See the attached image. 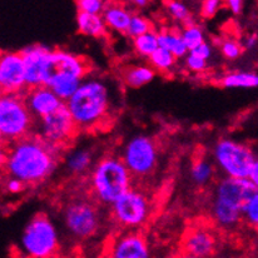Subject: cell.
Here are the masks:
<instances>
[{
    "instance_id": "cell-1",
    "label": "cell",
    "mask_w": 258,
    "mask_h": 258,
    "mask_svg": "<svg viewBox=\"0 0 258 258\" xmlns=\"http://www.w3.org/2000/svg\"><path fill=\"white\" fill-rule=\"evenodd\" d=\"M61 149L50 146L35 134L7 146L3 166L7 177L37 184L50 177L58 166Z\"/></svg>"
},
{
    "instance_id": "cell-2",
    "label": "cell",
    "mask_w": 258,
    "mask_h": 258,
    "mask_svg": "<svg viewBox=\"0 0 258 258\" xmlns=\"http://www.w3.org/2000/svg\"><path fill=\"white\" fill-rule=\"evenodd\" d=\"M114 86L104 77L88 76L66 103L79 131L107 125L115 109Z\"/></svg>"
},
{
    "instance_id": "cell-3",
    "label": "cell",
    "mask_w": 258,
    "mask_h": 258,
    "mask_svg": "<svg viewBox=\"0 0 258 258\" xmlns=\"http://www.w3.org/2000/svg\"><path fill=\"white\" fill-rule=\"evenodd\" d=\"M256 192L249 179L219 178L211 198V218L221 228H233L243 219L244 207Z\"/></svg>"
},
{
    "instance_id": "cell-4",
    "label": "cell",
    "mask_w": 258,
    "mask_h": 258,
    "mask_svg": "<svg viewBox=\"0 0 258 258\" xmlns=\"http://www.w3.org/2000/svg\"><path fill=\"white\" fill-rule=\"evenodd\" d=\"M93 200L102 206H112L133 187V177L120 157L99 159L90 173Z\"/></svg>"
},
{
    "instance_id": "cell-5",
    "label": "cell",
    "mask_w": 258,
    "mask_h": 258,
    "mask_svg": "<svg viewBox=\"0 0 258 258\" xmlns=\"http://www.w3.org/2000/svg\"><path fill=\"white\" fill-rule=\"evenodd\" d=\"M35 118L28 109L23 95L3 94L0 98V136L7 146L34 133Z\"/></svg>"
},
{
    "instance_id": "cell-6",
    "label": "cell",
    "mask_w": 258,
    "mask_h": 258,
    "mask_svg": "<svg viewBox=\"0 0 258 258\" xmlns=\"http://www.w3.org/2000/svg\"><path fill=\"white\" fill-rule=\"evenodd\" d=\"M212 158L223 177L248 179L256 154L246 143L232 138H221L213 146Z\"/></svg>"
},
{
    "instance_id": "cell-7",
    "label": "cell",
    "mask_w": 258,
    "mask_h": 258,
    "mask_svg": "<svg viewBox=\"0 0 258 258\" xmlns=\"http://www.w3.org/2000/svg\"><path fill=\"white\" fill-rule=\"evenodd\" d=\"M20 248L29 258H50L59 248V232L44 213L28 221L20 236Z\"/></svg>"
},
{
    "instance_id": "cell-8",
    "label": "cell",
    "mask_w": 258,
    "mask_h": 258,
    "mask_svg": "<svg viewBox=\"0 0 258 258\" xmlns=\"http://www.w3.org/2000/svg\"><path fill=\"white\" fill-rule=\"evenodd\" d=\"M61 219L64 228L73 238L83 241L94 237L102 227L99 203L90 198H73L64 206Z\"/></svg>"
},
{
    "instance_id": "cell-9",
    "label": "cell",
    "mask_w": 258,
    "mask_h": 258,
    "mask_svg": "<svg viewBox=\"0 0 258 258\" xmlns=\"http://www.w3.org/2000/svg\"><path fill=\"white\" fill-rule=\"evenodd\" d=\"M120 159L133 179L147 178L156 171L158 166V147L154 139L147 134H136L122 147Z\"/></svg>"
},
{
    "instance_id": "cell-10",
    "label": "cell",
    "mask_w": 258,
    "mask_h": 258,
    "mask_svg": "<svg viewBox=\"0 0 258 258\" xmlns=\"http://www.w3.org/2000/svg\"><path fill=\"white\" fill-rule=\"evenodd\" d=\"M151 213V197L147 192L137 187H132L114 205L110 206V215L115 223L131 231L144 226Z\"/></svg>"
},
{
    "instance_id": "cell-11",
    "label": "cell",
    "mask_w": 258,
    "mask_h": 258,
    "mask_svg": "<svg viewBox=\"0 0 258 258\" xmlns=\"http://www.w3.org/2000/svg\"><path fill=\"white\" fill-rule=\"evenodd\" d=\"M78 132L79 129L77 127L71 112L64 104L50 115L38 119L35 122L33 134L39 137L50 146L63 149L73 141Z\"/></svg>"
},
{
    "instance_id": "cell-12",
    "label": "cell",
    "mask_w": 258,
    "mask_h": 258,
    "mask_svg": "<svg viewBox=\"0 0 258 258\" xmlns=\"http://www.w3.org/2000/svg\"><path fill=\"white\" fill-rule=\"evenodd\" d=\"M0 87L3 94L24 95L27 73L20 51H4L0 56Z\"/></svg>"
},
{
    "instance_id": "cell-13",
    "label": "cell",
    "mask_w": 258,
    "mask_h": 258,
    "mask_svg": "<svg viewBox=\"0 0 258 258\" xmlns=\"http://www.w3.org/2000/svg\"><path fill=\"white\" fill-rule=\"evenodd\" d=\"M51 49L42 44H33L20 50L27 73L28 89L46 86L50 68Z\"/></svg>"
},
{
    "instance_id": "cell-14",
    "label": "cell",
    "mask_w": 258,
    "mask_h": 258,
    "mask_svg": "<svg viewBox=\"0 0 258 258\" xmlns=\"http://www.w3.org/2000/svg\"><path fill=\"white\" fill-rule=\"evenodd\" d=\"M89 69L84 56L63 49H51L48 81L53 77H73L84 81L89 76Z\"/></svg>"
},
{
    "instance_id": "cell-15",
    "label": "cell",
    "mask_w": 258,
    "mask_h": 258,
    "mask_svg": "<svg viewBox=\"0 0 258 258\" xmlns=\"http://www.w3.org/2000/svg\"><path fill=\"white\" fill-rule=\"evenodd\" d=\"M107 258H152V253L143 234L129 231L113 239Z\"/></svg>"
},
{
    "instance_id": "cell-16",
    "label": "cell",
    "mask_w": 258,
    "mask_h": 258,
    "mask_svg": "<svg viewBox=\"0 0 258 258\" xmlns=\"http://www.w3.org/2000/svg\"><path fill=\"white\" fill-rule=\"evenodd\" d=\"M217 249L215 232L206 226H196L187 231L182 241V252L201 258H211Z\"/></svg>"
},
{
    "instance_id": "cell-17",
    "label": "cell",
    "mask_w": 258,
    "mask_h": 258,
    "mask_svg": "<svg viewBox=\"0 0 258 258\" xmlns=\"http://www.w3.org/2000/svg\"><path fill=\"white\" fill-rule=\"evenodd\" d=\"M23 97H24L28 109L35 118V120L50 115L51 113L56 112L59 108L66 104L50 88L46 86L28 89Z\"/></svg>"
},
{
    "instance_id": "cell-18",
    "label": "cell",
    "mask_w": 258,
    "mask_h": 258,
    "mask_svg": "<svg viewBox=\"0 0 258 258\" xmlns=\"http://www.w3.org/2000/svg\"><path fill=\"white\" fill-rule=\"evenodd\" d=\"M134 13L120 3H108L103 18L109 30L119 34H127Z\"/></svg>"
},
{
    "instance_id": "cell-19",
    "label": "cell",
    "mask_w": 258,
    "mask_h": 258,
    "mask_svg": "<svg viewBox=\"0 0 258 258\" xmlns=\"http://www.w3.org/2000/svg\"><path fill=\"white\" fill-rule=\"evenodd\" d=\"M156 77V71L149 64H131L120 72V79L125 87L138 89L151 83Z\"/></svg>"
},
{
    "instance_id": "cell-20",
    "label": "cell",
    "mask_w": 258,
    "mask_h": 258,
    "mask_svg": "<svg viewBox=\"0 0 258 258\" xmlns=\"http://www.w3.org/2000/svg\"><path fill=\"white\" fill-rule=\"evenodd\" d=\"M66 169L72 175H83L93 169V153L88 148H74L66 154Z\"/></svg>"
},
{
    "instance_id": "cell-21",
    "label": "cell",
    "mask_w": 258,
    "mask_h": 258,
    "mask_svg": "<svg viewBox=\"0 0 258 258\" xmlns=\"http://www.w3.org/2000/svg\"><path fill=\"white\" fill-rule=\"evenodd\" d=\"M77 29L81 34L92 38H100L107 34V24L103 15L88 14V13L78 12L76 18Z\"/></svg>"
},
{
    "instance_id": "cell-22",
    "label": "cell",
    "mask_w": 258,
    "mask_h": 258,
    "mask_svg": "<svg viewBox=\"0 0 258 258\" xmlns=\"http://www.w3.org/2000/svg\"><path fill=\"white\" fill-rule=\"evenodd\" d=\"M219 84L226 89H254L258 88V73L254 72H232L224 74Z\"/></svg>"
},
{
    "instance_id": "cell-23",
    "label": "cell",
    "mask_w": 258,
    "mask_h": 258,
    "mask_svg": "<svg viewBox=\"0 0 258 258\" xmlns=\"http://www.w3.org/2000/svg\"><path fill=\"white\" fill-rule=\"evenodd\" d=\"M158 39L159 48L168 50L177 59L185 58L188 55V53H189L188 48L185 46L182 35H180V32L168 29L162 30V32H158Z\"/></svg>"
},
{
    "instance_id": "cell-24",
    "label": "cell",
    "mask_w": 258,
    "mask_h": 258,
    "mask_svg": "<svg viewBox=\"0 0 258 258\" xmlns=\"http://www.w3.org/2000/svg\"><path fill=\"white\" fill-rule=\"evenodd\" d=\"M216 173V166L207 158H197L190 166V179L198 187L210 184Z\"/></svg>"
},
{
    "instance_id": "cell-25",
    "label": "cell",
    "mask_w": 258,
    "mask_h": 258,
    "mask_svg": "<svg viewBox=\"0 0 258 258\" xmlns=\"http://www.w3.org/2000/svg\"><path fill=\"white\" fill-rule=\"evenodd\" d=\"M133 48L139 56L149 59L159 49L158 32L153 29L149 33H147V34L134 38Z\"/></svg>"
},
{
    "instance_id": "cell-26",
    "label": "cell",
    "mask_w": 258,
    "mask_h": 258,
    "mask_svg": "<svg viewBox=\"0 0 258 258\" xmlns=\"http://www.w3.org/2000/svg\"><path fill=\"white\" fill-rule=\"evenodd\" d=\"M175 60H177V58H175L172 53H169L166 49L159 48L158 50L148 59V64L156 72L167 74L171 73L173 69H174Z\"/></svg>"
},
{
    "instance_id": "cell-27",
    "label": "cell",
    "mask_w": 258,
    "mask_h": 258,
    "mask_svg": "<svg viewBox=\"0 0 258 258\" xmlns=\"http://www.w3.org/2000/svg\"><path fill=\"white\" fill-rule=\"evenodd\" d=\"M180 35H182L185 46H187L189 51H192L193 49H196L197 46H200L201 44L206 42L205 32H203L202 28L198 24H196L195 22L185 25V27L180 30Z\"/></svg>"
},
{
    "instance_id": "cell-28",
    "label": "cell",
    "mask_w": 258,
    "mask_h": 258,
    "mask_svg": "<svg viewBox=\"0 0 258 258\" xmlns=\"http://www.w3.org/2000/svg\"><path fill=\"white\" fill-rule=\"evenodd\" d=\"M151 30H153L151 20H149L148 18L144 17V15L134 13L133 17H132L131 24H129L127 35H129L132 39H134V38H138L141 37V35L147 34V33H149Z\"/></svg>"
},
{
    "instance_id": "cell-29",
    "label": "cell",
    "mask_w": 258,
    "mask_h": 258,
    "mask_svg": "<svg viewBox=\"0 0 258 258\" xmlns=\"http://www.w3.org/2000/svg\"><path fill=\"white\" fill-rule=\"evenodd\" d=\"M166 9L168 12V14L171 15L174 20L180 23H184L185 25L193 23V19L190 18V10L184 3L177 2V0H173V2L166 3Z\"/></svg>"
},
{
    "instance_id": "cell-30",
    "label": "cell",
    "mask_w": 258,
    "mask_h": 258,
    "mask_svg": "<svg viewBox=\"0 0 258 258\" xmlns=\"http://www.w3.org/2000/svg\"><path fill=\"white\" fill-rule=\"evenodd\" d=\"M219 49H221L222 55L228 60H236L241 56L242 51H243L242 43H239L238 40L229 39V38H226L219 43Z\"/></svg>"
},
{
    "instance_id": "cell-31",
    "label": "cell",
    "mask_w": 258,
    "mask_h": 258,
    "mask_svg": "<svg viewBox=\"0 0 258 258\" xmlns=\"http://www.w3.org/2000/svg\"><path fill=\"white\" fill-rule=\"evenodd\" d=\"M108 3L103 0H78L77 2V9L78 12L88 13V14L102 15L107 8Z\"/></svg>"
},
{
    "instance_id": "cell-32",
    "label": "cell",
    "mask_w": 258,
    "mask_h": 258,
    "mask_svg": "<svg viewBox=\"0 0 258 258\" xmlns=\"http://www.w3.org/2000/svg\"><path fill=\"white\" fill-rule=\"evenodd\" d=\"M243 221L251 227L258 229V190L244 207Z\"/></svg>"
},
{
    "instance_id": "cell-33",
    "label": "cell",
    "mask_w": 258,
    "mask_h": 258,
    "mask_svg": "<svg viewBox=\"0 0 258 258\" xmlns=\"http://www.w3.org/2000/svg\"><path fill=\"white\" fill-rule=\"evenodd\" d=\"M184 66L192 73H203V72L207 71L208 61L188 53V55L184 58Z\"/></svg>"
},
{
    "instance_id": "cell-34",
    "label": "cell",
    "mask_w": 258,
    "mask_h": 258,
    "mask_svg": "<svg viewBox=\"0 0 258 258\" xmlns=\"http://www.w3.org/2000/svg\"><path fill=\"white\" fill-rule=\"evenodd\" d=\"M221 5L222 3L219 0H205L202 3V7H201V14H202L203 18L211 19L219 12Z\"/></svg>"
},
{
    "instance_id": "cell-35",
    "label": "cell",
    "mask_w": 258,
    "mask_h": 258,
    "mask_svg": "<svg viewBox=\"0 0 258 258\" xmlns=\"http://www.w3.org/2000/svg\"><path fill=\"white\" fill-rule=\"evenodd\" d=\"M189 53L198 56V58L203 59V60L208 61L213 55V48L210 43L205 42L203 44H201L200 46H197L196 49H193L192 51H189Z\"/></svg>"
},
{
    "instance_id": "cell-36",
    "label": "cell",
    "mask_w": 258,
    "mask_h": 258,
    "mask_svg": "<svg viewBox=\"0 0 258 258\" xmlns=\"http://www.w3.org/2000/svg\"><path fill=\"white\" fill-rule=\"evenodd\" d=\"M5 190L10 195H18V193L22 192L24 189L25 184L19 179H15V178L7 177V180H5Z\"/></svg>"
},
{
    "instance_id": "cell-37",
    "label": "cell",
    "mask_w": 258,
    "mask_h": 258,
    "mask_svg": "<svg viewBox=\"0 0 258 258\" xmlns=\"http://www.w3.org/2000/svg\"><path fill=\"white\" fill-rule=\"evenodd\" d=\"M227 5V9L234 15H238L241 14L242 10H243V2L242 0H228L226 3Z\"/></svg>"
},
{
    "instance_id": "cell-38",
    "label": "cell",
    "mask_w": 258,
    "mask_h": 258,
    "mask_svg": "<svg viewBox=\"0 0 258 258\" xmlns=\"http://www.w3.org/2000/svg\"><path fill=\"white\" fill-rule=\"evenodd\" d=\"M257 43H258V35L254 34V33H252V34H248L246 38H244L243 43H242V46H243V49L249 50V49H253L254 46L257 45Z\"/></svg>"
},
{
    "instance_id": "cell-39",
    "label": "cell",
    "mask_w": 258,
    "mask_h": 258,
    "mask_svg": "<svg viewBox=\"0 0 258 258\" xmlns=\"http://www.w3.org/2000/svg\"><path fill=\"white\" fill-rule=\"evenodd\" d=\"M248 179L251 180L252 184L256 187V189L258 190V157H256V161H254L253 167H252L251 173H249Z\"/></svg>"
},
{
    "instance_id": "cell-40",
    "label": "cell",
    "mask_w": 258,
    "mask_h": 258,
    "mask_svg": "<svg viewBox=\"0 0 258 258\" xmlns=\"http://www.w3.org/2000/svg\"><path fill=\"white\" fill-rule=\"evenodd\" d=\"M175 258H201V257L193 256V254L185 253V252H180L179 254H177V256H175Z\"/></svg>"
},
{
    "instance_id": "cell-41",
    "label": "cell",
    "mask_w": 258,
    "mask_h": 258,
    "mask_svg": "<svg viewBox=\"0 0 258 258\" xmlns=\"http://www.w3.org/2000/svg\"><path fill=\"white\" fill-rule=\"evenodd\" d=\"M134 4H136L138 8H143L148 4V2H147V0H136V2H134Z\"/></svg>"
}]
</instances>
